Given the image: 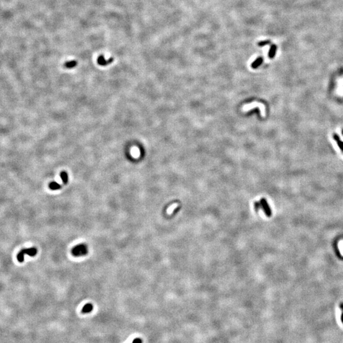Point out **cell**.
Listing matches in <instances>:
<instances>
[{
  "label": "cell",
  "instance_id": "6da1fadb",
  "mask_svg": "<svg viewBox=\"0 0 343 343\" xmlns=\"http://www.w3.org/2000/svg\"><path fill=\"white\" fill-rule=\"evenodd\" d=\"M71 253L74 257L85 256L88 253V248L85 244H80L73 248Z\"/></svg>",
  "mask_w": 343,
  "mask_h": 343
},
{
  "label": "cell",
  "instance_id": "7a4b0ae2",
  "mask_svg": "<svg viewBox=\"0 0 343 343\" xmlns=\"http://www.w3.org/2000/svg\"><path fill=\"white\" fill-rule=\"evenodd\" d=\"M37 254V249L36 248H30V249H26L21 250L17 255V260L19 262L22 263L24 261V255L27 254L29 256L33 257Z\"/></svg>",
  "mask_w": 343,
  "mask_h": 343
},
{
  "label": "cell",
  "instance_id": "3957f363",
  "mask_svg": "<svg viewBox=\"0 0 343 343\" xmlns=\"http://www.w3.org/2000/svg\"><path fill=\"white\" fill-rule=\"evenodd\" d=\"M260 203L261 205V209H263V210L265 212V214L267 215V217H271L272 215V210H271V208L269 207V206L267 203V202L266 201V200L265 198H262L260 201Z\"/></svg>",
  "mask_w": 343,
  "mask_h": 343
},
{
  "label": "cell",
  "instance_id": "277c9868",
  "mask_svg": "<svg viewBox=\"0 0 343 343\" xmlns=\"http://www.w3.org/2000/svg\"><path fill=\"white\" fill-rule=\"evenodd\" d=\"M113 62V58H110L109 59L106 60L105 57H104V55H100V56H99V57L97 58V63L100 66H106L107 65L110 64L111 63H112Z\"/></svg>",
  "mask_w": 343,
  "mask_h": 343
},
{
  "label": "cell",
  "instance_id": "5b68a950",
  "mask_svg": "<svg viewBox=\"0 0 343 343\" xmlns=\"http://www.w3.org/2000/svg\"><path fill=\"white\" fill-rule=\"evenodd\" d=\"M93 308V306L91 303H87L83 307L82 309H81V313H83V314H87V313H90L92 311Z\"/></svg>",
  "mask_w": 343,
  "mask_h": 343
},
{
  "label": "cell",
  "instance_id": "8992f818",
  "mask_svg": "<svg viewBox=\"0 0 343 343\" xmlns=\"http://www.w3.org/2000/svg\"><path fill=\"white\" fill-rule=\"evenodd\" d=\"M333 138H334V139L337 142V144L338 146L339 147V148L342 150V151H343V142L340 139L339 136L338 134H336V133H334V135H333Z\"/></svg>",
  "mask_w": 343,
  "mask_h": 343
},
{
  "label": "cell",
  "instance_id": "52a82bcc",
  "mask_svg": "<svg viewBox=\"0 0 343 343\" xmlns=\"http://www.w3.org/2000/svg\"><path fill=\"white\" fill-rule=\"evenodd\" d=\"M77 64L78 63H77L76 60L67 61L64 64V67L67 68V69H72V68H74V67H76Z\"/></svg>",
  "mask_w": 343,
  "mask_h": 343
},
{
  "label": "cell",
  "instance_id": "ba28073f",
  "mask_svg": "<svg viewBox=\"0 0 343 343\" xmlns=\"http://www.w3.org/2000/svg\"><path fill=\"white\" fill-rule=\"evenodd\" d=\"M49 188L52 190H58L61 188V185L57 182H51L49 184Z\"/></svg>",
  "mask_w": 343,
  "mask_h": 343
},
{
  "label": "cell",
  "instance_id": "9c48e42d",
  "mask_svg": "<svg viewBox=\"0 0 343 343\" xmlns=\"http://www.w3.org/2000/svg\"><path fill=\"white\" fill-rule=\"evenodd\" d=\"M263 62V58L259 57V58H257V59L256 60H255L252 64L251 66H252V67L254 68V69H256V68H257L258 67H259L261 64H262Z\"/></svg>",
  "mask_w": 343,
  "mask_h": 343
},
{
  "label": "cell",
  "instance_id": "30bf717a",
  "mask_svg": "<svg viewBox=\"0 0 343 343\" xmlns=\"http://www.w3.org/2000/svg\"><path fill=\"white\" fill-rule=\"evenodd\" d=\"M60 177L64 184H66L68 182V175L66 171L60 172Z\"/></svg>",
  "mask_w": 343,
  "mask_h": 343
},
{
  "label": "cell",
  "instance_id": "8fae6325",
  "mask_svg": "<svg viewBox=\"0 0 343 343\" xmlns=\"http://www.w3.org/2000/svg\"><path fill=\"white\" fill-rule=\"evenodd\" d=\"M276 46L275 45H273L272 46V47H271L270 50L269 52V58H272L274 57V55H275V53H276Z\"/></svg>",
  "mask_w": 343,
  "mask_h": 343
},
{
  "label": "cell",
  "instance_id": "7c38bea8",
  "mask_svg": "<svg viewBox=\"0 0 343 343\" xmlns=\"http://www.w3.org/2000/svg\"><path fill=\"white\" fill-rule=\"evenodd\" d=\"M254 207H255V209H256V211L259 210V209L261 208V205L260 202H255Z\"/></svg>",
  "mask_w": 343,
  "mask_h": 343
},
{
  "label": "cell",
  "instance_id": "4fadbf2b",
  "mask_svg": "<svg viewBox=\"0 0 343 343\" xmlns=\"http://www.w3.org/2000/svg\"><path fill=\"white\" fill-rule=\"evenodd\" d=\"M269 41H261L259 42V43H258V45L259 46V47H263L265 45L267 44H269Z\"/></svg>",
  "mask_w": 343,
  "mask_h": 343
},
{
  "label": "cell",
  "instance_id": "5bb4252c",
  "mask_svg": "<svg viewBox=\"0 0 343 343\" xmlns=\"http://www.w3.org/2000/svg\"><path fill=\"white\" fill-rule=\"evenodd\" d=\"M142 341L141 339L140 338H135V339H133V341L132 342V343H142Z\"/></svg>",
  "mask_w": 343,
  "mask_h": 343
},
{
  "label": "cell",
  "instance_id": "9a60e30c",
  "mask_svg": "<svg viewBox=\"0 0 343 343\" xmlns=\"http://www.w3.org/2000/svg\"><path fill=\"white\" fill-rule=\"evenodd\" d=\"M342 314H341V321H342V323H343V309H342Z\"/></svg>",
  "mask_w": 343,
  "mask_h": 343
},
{
  "label": "cell",
  "instance_id": "2e32d148",
  "mask_svg": "<svg viewBox=\"0 0 343 343\" xmlns=\"http://www.w3.org/2000/svg\"><path fill=\"white\" fill-rule=\"evenodd\" d=\"M342 135H343V129L342 130Z\"/></svg>",
  "mask_w": 343,
  "mask_h": 343
}]
</instances>
